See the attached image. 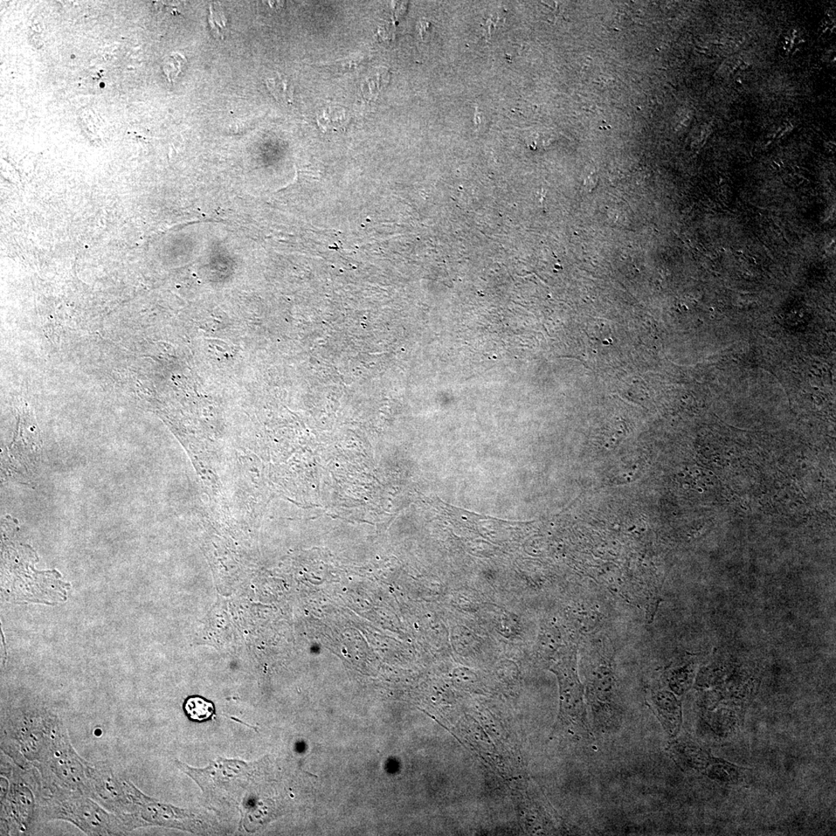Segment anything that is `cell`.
Masks as SVG:
<instances>
[{
    "label": "cell",
    "mask_w": 836,
    "mask_h": 836,
    "mask_svg": "<svg viewBox=\"0 0 836 836\" xmlns=\"http://www.w3.org/2000/svg\"><path fill=\"white\" fill-rule=\"evenodd\" d=\"M561 686L560 707L551 736L565 734L589 738L592 735L583 699V690L577 674L576 660L565 672L558 673Z\"/></svg>",
    "instance_id": "cell-1"
},
{
    "label": "cell",
    "mask_w": 836,
    "mask_h": 836,
    "mask_svg": "<svg viewBox=\"0 0 836 836\" xmlns=\"http://www.w3.org/2000/svg\"><path fill=\"white\" fill-rule=\"evenodd\" d=\"M658 720L671 737L679 734L682 723L681 704L668 693H659L654 697Z\"/></svg>",
    "instance_id": "cell-2"
},
{
    "label": "cell",
    "mask_w": 836,
    "mask_h": 836,
    "mask_svg": "<svg viewBox=\"0 0 836 836\" xmlns=\"http://www.w3.org/2000/svg\"><path fill=\"white\" fill-rule=\"evenodd\" d=\"M676 747L678 757L681 759L683 764H685L691 769L700 771H706L707 772L713 761L714 758L711 757L707 751L694 743L682 742L677 744Z\"/></svg>",
    "instance_id": "cell-3"
},
{
    "label": "cell",
    "mask_w": 836,
    "mask_h": 836,
    "mask_svg": "<svg viewBox=\"0 0 836 836\" xmlns=\"http://www.w3.org/2000/svg\"><path fill=\"white\" fill-rule=\"evenodd\" d=\"M184 711L190 720L196 722L209 720L215 713V706L203 697H189L184 703Z\"/></svg>",
    "instance_id": "cell-4"
},
{
    "label": "cell",
    "mask_w": 836,
    "mask_h": 836,
    "mask_svg": "<svg viewBox=\"0 0 836 836\" xmlns=\"http://www.w3.org/2000/svg\"><path fill=\"white\" fill-rule=\"evenodd\" d=\"M742 768L723 759L714 758L707 771V775L722 782H735L742 776Z\"/></svg>",
    "instance_id": "cell-5"
},
{
    "label": "cell",
    "mask_w": 836,
    "mask_h": 836,
    "mask_svg": "<svg viewBox=\"0 0 836 836\" xmlns=\"http://www.w3.org/2000/svg\"><path fill=\"white\" fill-rule=\"evenodd\" d=\"M186 63H187V59L184 55L178 53H173L164 60L163 70L171 82L174 81L179 74L182 72V68Z\"/></svg>",
    "instance_id": "cell-6"
},
{
    "label": "cell",
    "mask_w": 836,
    "mask_h": 836,
    "mask_svg": "<svg viewBox=\"0 0 836 836\" xmlns=\"http://www.w3.org/2000/svg\"><path fill=\"white\" fill-rule=\"evenodd\" d=\"M209 22L213 33L220 38L224 39L222 31L226 29L228 22L227 18L222 12L213 9L212 4L210 5Z\"/></svg>",
    "instance_id": "cell-7"
},
{
    "label": "cell",
    "mask_w": 836,
    "mask_h": 836,
    "mask_svg": "<svg viewBox=\"0 0 836 836\" xmlns=\"http://www.w3.org/2000/svg\"><path fill=\"white\" fill-rule=\"evenodd\" d=\"M267 83L268 88L271 89V93L275 95L276 100H278L279 97H284L289 100L291 97L292 94L291 89H290L288 82L285 79H282L281 78H279L278 80L274 79H268Z\"/></svg>",
    "instance_id": "cell-8"
}]
</instances>
